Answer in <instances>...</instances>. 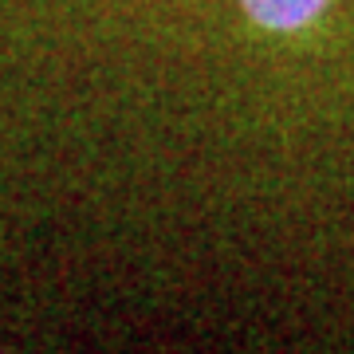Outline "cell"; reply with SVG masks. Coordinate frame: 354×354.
Instances as JSON below:
<instances>
[{
  "mask_svg": "<svg viewBox=\"0 0 354 354\" xmlns=\"http://www.w3.org/2000/svg\"><path fill=\"white\" fill-rule=\"evenodd\" d=\"M236 4L256 28L276 32V36H295L327 12L330 0H236Z\"/></svg>",
  "mask_w": 354,
  "mask_h": 354,
  "instance_id": "obj_1",
  "label": "cell"
}]
</instances>
